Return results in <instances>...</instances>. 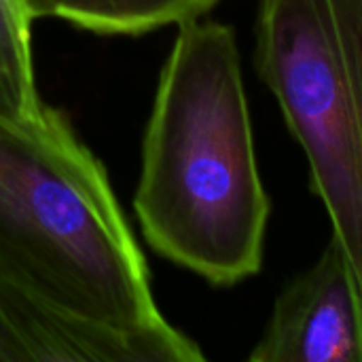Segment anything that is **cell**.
Returning a JSON list of instances; mask_svg holds the SVG:
<instances>
[{"label":"cell","mask_w":362,"mask_h":362,"mask_svg":"<svg viewBox=\"0 0 362 362\" xmlns=\"http://www.w3.org/2000/svg\"><path fill=\"white\" fill-rule=\"evenodd\" d=\"M255 68L305 153L362 303V0H259Z\"/></svg>","instance_id":"3"},{"label":"cell","mask_w":362,"mask_h":362,"mask_svg":"<svg viewBox=\"0 0 362 362\" xmlns=\"http://www.w3.org/2000/svg\"><path fill=\"white\" fill-rule=\"evenodd\" d=\"M185 333L155 335L76 312L0 272V362H202Z\"/></svg>","instance_id":"4"},{"label":"cell","mask_w":362,"mask_h":362,"mask_svg":"<svg viewBox=\"0 0 362 362\" xmlns=\"http://www.w3.org/2000/svg\"><path fill=\"white\" fill-rule=\"evenodd\" d=\"M248 361L362 362L361 295L333 235L318 261L278 295Z\"/></svg>","instance_id":"5"},{"label":"cell","mask_w":362,"mask_h":362,"mask_svg":"<svg viewBox=\"0 0 362 362\" xmlns=\"http://www.w3.org/2000/svg\"><path fill=\"white\" fill-rule=\"evenodd\" d=\"M32 23L25 0H0V115L15 121H36L47 110L36 87Z\"/></svg>","instance_id":"7"},{"label":"cell","mask_w":362,"mask_h":362,"mask_svg":"<svg viewBox=\"0 0 362 362\" xmlns=\"http://www.w3.org/2000/svg\"><path fill=\"white\" fill-rule=\"evenodd\" d=\"M134 210L159 257L214 286L261 272L272 202L231 25L178 23L142 140Z\"/></svg>","instance_id":"1"},{"label":"cell","mask_w":362,"mask_h":362,"mask_svg":"<svg viewBox=\"0 0 362 362\" xmlns=\"http://www.w3.org/2000/svg\"><path fill=\"white\" fill-rule=\"evenodd\" d=\"M218 0H25L34 19L57 17L95 34L138 36L204 17Z\"/></svg>","instance_id":"6"},{"label":"cell","mask_w":362,"mask_h":362,"mask_svg":"<svg viewBox=\"0 0 362 362\" xmlns=\"http://www.w3.org/2000/svg\"><path fill=\"white\" fill-rule=\"evenodd\" d=\"M0 272L106 322L174 335L106 168L47 106L0 115Z\"/></svg>","instance_id":"2"}]
</instances>
